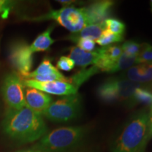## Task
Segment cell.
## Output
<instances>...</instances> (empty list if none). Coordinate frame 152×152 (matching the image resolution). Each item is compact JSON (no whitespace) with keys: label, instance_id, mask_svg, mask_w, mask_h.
I'll use <instances>...</instances> for the list:
<instances>
[{"label":"cell","instance_id":"1","mask_svg":"<svg viewBox=\"0 0 152 152\" xmlns=\"http://www.w3.org/2000/svg\"><path fill=\"white\" fill-rule=\"evenodd\" d=\"M2 130L9 137L23 143L35 142L47 132L42 115L26 106L18 110L9 109L3 120Z\"/></svg>","mask_w":152,"mask_h":152},{"label":"cell","instance_id":"2","mask_svg":"<svg viewBox=\"0 0 152 152\" xmlns=\"http://www.w3.org/2000/svg\"><path fill=\"white\" fill-rule=\"evenodd\" d=\"M149 140V115L141 111L134 115L118 137L113 152H142Z\"/></svg>","mask_w":152,"mask_h":152},{"label":"cell","instance_id":"3","mask_svg":"<svg viewBox=\"0 0 152 152\" xmlns=\"http://www.w3.org/2000/svg\"><path fill=\"white\" fill-rule=\"evenodd\" d=\"M86 134L83 126L56 128L46 133L34 148L44 152H69L78 147Z\"/></svg>","mask_w":152,"mask_h":152},{"label":"cell","instance_id":"4","mask_svg":"<svg viewBox=\"0 0 152 152\" xmlns=\"http://www.w3.org/2000/svg\"><path fill=\"white\" fill-rule=\"evenodd\" d=\"M141 84L123 78L121 76L111 77L97 88V96L104 103L125 102L130 100L134 90Z\"/></svg>","mask_w":152,"mask_h":152},{"label":"cell","instance_id":"5","mask_svg":"<svg viewBox=\"0 0 152 152\" xmlns=\"http://www.w3.org/2000/svg\"><path fill=\"white\" fill-rule=\"evenodd\" d=\"M81 106L80 95L77 93L52 102L42 115L54 123L71 122L79 116Z\"/></svg>","mask_w":152,"mask_h":152},{"label":"cell","instance_id":"6","mask_svg":"<svg viewBox=\"0 0 152 152\" xmlns=\"http://www.w3.org/2000/svg\"><path fill=\"white\" fill-rule=\"evenodd\" d=\"M50 19L54 20L73 33H77L88 26L83 9L74 7H65L58 10H51L46 14L33 18V20L42 21Z\"/></svg>","mask_w":152,"mask_h":152},{"label":"cell","instance_id":"7","mask_svg":"<svg viewBox=\"0 0 152 152\" xmlns=\"http://www.w3.org/2000/svg\"><path fill=\"white\" fill-rule=\"evenodd\" d=\"M23 79L16 73L7 74L1 85L4 100L10 109L18 110L26 107Z\"/></svg>","mask_w":152,"mask_h":152},{"label":"cell","instance_id":"8","mask_svg":"<svg viewBox=\"0 0 152 152\" xmlns=\"http://www.w3.org/2000/svg\"><path fill=\"white\" fill-rule=\"evenodd\" d=\"M9 59L19 76L25 79L30 73L33 66V52L30 45L24 41L13 43L9 49Z\"/></svg>","mask_w":152,"mask_h":152},{"label":"cell","instance_id":"9","mask_svg":"<svg viewBox=\"0 0 152 152\" xmlns=\"http://www.w3.org/2000/svg\"><path fill=\"white\" fill-rule=\"evenodd\" d=\"M23 84L26 87H33L46 94L69 96L77 93V90L73 85L62 81L39 82L35 80H23Z\"/></svg>","mask_w":152,"mask_h":152},{"label":"cell","instance_id":"10","mask_svg":"<svg viewBox=\"0 0 152 152\" xmlns=\"http://www.w3.org/2000/svg\"><path fill=\"white\" fill-rule=\"evenodd\" d=\"M114 1L104 0L94 1L86 7L82 8L86 17L87 25L97 24L104 22L111 14Z\"/></svg>","mask_w":152,"mask_h":152},{"label":"cell","instance_id":"11","mask_svg":"<svg viewBox=\"0 0 152 152\" xmlns=\"http://www.w3.org/2000/svg\"><path fill=\"white\" fill-rule=\"evenodd\" d=\"M25 100L26 107L35 113L42 115L45 110L52 103L53 99L49 94L37 89L26 87Z\"/></svg>","mask_w":152,"mask_h":152},{"label":"cell","instance_id":"12","mask_svg":"<svg viewBox=\"0 0 152 152\" xmlns=\"http://www.w3.org/2000/svg\"><path fill=\"white\" fill-rule=\"evenodd\" d=\"M128 80L141 83H149L152 82V63L140 64L133 66L121 76Z\"/></svg>","mask_w":152,"mask_h":152},{"label":"cell","instance_id":"13","mask_svg":"<svg viewBox=\"0 0 152 152\" xmlns=\"http://www.w3.org/2000/svg\"><path fill=\"white\" fill-rule=\"evenodd\" d=\"M100 56L99 49L89 52L83 50L77 47H71L70 48V54L68 57L73 60V61L75 63V65L85 68L91 64L94 65Z\"/></svg>","mask_w":152,"mask_h":152},{"label":"cell","instance_id":"14","mask_svg":"<svg viewBox=\"0 0 152 152\" xmlns=\"http://www.w3.org/2000/svg\"><path fill=\"white\" fill-rule=\"evenodd\" d=\"M104 30H106V28L104 22L97 24L89 25L82 29L80 31L69 35L67 37H66V39L73 42H75L80 38H89L96 41L100 37Z\"/></svg>","mask_w":152,"mask_h":152},{"label":"cell","instance_id":"15","mask_svg":"<svg viewBox=\"0 0 152 152\" xmlns=\"http://www.w3.org/2000/svg\"><path fill=\"white\" fill-rule=\"evenodd\" d=\"M52 30L53 27H49L36 37L32 45H30V48L33 53L48 50L51 45H52L54 42V39L51 37Z\"/></svg>","mask_w":152,"mask_h":152},{"label":"cell","instance_id":"16","mask_svg":"<svg viewBox=\"0 0 152 152\" xmlns=\"http://www.w3.org/2000/svg\"><path fill=\"white\" fill-rule=\"evenodd\" d=\"M128 102L130 106L138 104L152 105V92L148 90L147 87H139L134 90Z\"/></svg>","mask_w":152,"mask_h":152},{"label":"cell","instance_id":"17","mask_svg":"<svg viewBox=\"0 0 152 152\" xmlns=\"http://www.w3.org/2000/svg\"><path fill=\"white\" fill-rule=\"evenodd\" d=\"M100 71L99 68L94 65L89 68H83L80 71L72 75L71 77H69L70 83L78 89L83 83L86 82L92 75L99 73Z\"/></svg>","mask_w":152,"mask_h":152},{"label":"cell","instance_id":"18","mask_svg":"<svg viewBox=\"0 0 152 152\" xmlns=\"http://www.w3.org/2000/svg\"><path fill=\"white\" fill-rule=\"evenodd\" d=\"M134 64H137V57L130 56L123 52L118 59L112 65L107 73H115L117 71L128 69L134 66Z\"/></svg>","mask_w":152,"mask_h":152},{"label":"cell","instance_id":"19","mask_svg":"<svg viewBox=\"0 0 152 152\" xmlns=\"http://www.w3.org/2000/svg\"><path fill=\"white\" fill-rule=\"evenodd\" d=\"M58 73H59V71L54 66L51 61L48 58H45L35 71L30 72L23 80L30 79L36 75H48Z\"/></svg>","mask_w":152,"mask_h":152},{"label":"cell","instance_id":"20","mask_svg":"<svg viewBox=\"0 0 152 152\" xmlns=\"http://www.w3.org/2000/svg\"><path fill=\"white\" fill-rule=\"evenodd\" d=\"M124 39V35H115L109 32V30H104L99 37L96 40L99 45L102 47H106L111 44L120 42Z\"/></svg>","mask_w":152,"mask_h":152},{"label":"cell","instance_id":"21","mask_svg":"<svg viewBox=\"0 0 152 152\" xmlns=\"http://www.w3.org/2000/svg\"><path fill=\"white\" fill-rule=\"evenodd\" d=\"M106 30L115 35H123L125 31L124 23L116 18H108L104 21Z\"/></svg>","mask_w":152,"mask_h":152},{"label":"cell","instance_id":"22","mask_svg":"<svg viewBox=\"0 0 152 152\" xmlns=\"http://www.w3.org/2000/svg\"><path fill=\"white\" fill-rule=\"evenodd\" d=\"M102 54L104 56L106 57L112 63H115L118 59V58L123 54L122 49L121 46L118 45H111V46L103 47L100 48Z\"/></svg>","mask_w":152,"mask_h":152},{"label":"cell","instance_id":"23","mask_svg":"<svg viewBox=\"0 0 152 152\" xmlns=\"http://www.w3.org/2000/svg\"><path fill=\"white\" fill-rule=\"evenodd\" d=\"M123 53L132 56L137 57L142 49V44L137 42L129 40L125 42L121 46Z\"/></svg>","mask_w":152,"mask_h":152},{"label":"cell","instance_id":"24","mask_svg":"<svg viewBox=\"0 0 152 152\" xmlns=\"http://www.w3.org/2000/svg\"><path fill=\"white\" fill-rule=\"evenodd\" d=\"M152 63V46L148 43H142V49L137 56V64Z\"/></svg>","mask_w":152,"mask_h":152},{"label":"cell","instance_id":"25","mask_svg":"<svg viewBox=\"0 0 152 152\" xmlns=\"http://www.w3.org/2000/svg\"><path fill=\"white\" fill-rule=\"evenodd\" d=\"M75 63L68 56H63L57 61V69L64 71H70L75 67Z\"/></svg>","mask_w":152,"mask_h":152},{"label":"cell","instance_id":"26","mask_svg":"<svg viewBox=\"0 0 152 152\" xmlns=\"http://www.w3.org/2000/svg\"><path fill=\"white\" fill-rule=\"evenodd\" d=\"M75 42L77 44L78 48L86 52H93L95 49V41L89 38H80Z\"/></svg>","mask_w":152,"mask_h":152},{"label":"cell","instance_id":"27","mask_svg":"<svg viewBox=\"0 0 152 152\" xmlns=\"http://www.w3.org/2000/svg\"><path fill=\"white\" fill-rule=\"evenodd\" d=\"M14 3L11 1H7V0H0V14L3 12H6L8 11Z\"/></svg>","mask_w":152,"mask_h":152},{"label":"cell","instance_id":"28","mask_svg":"<svg viewBox=\"0 0 152 152\" xmlns=\"http://www.w3.org/2000/svg\"><path fill=\"white\" fill-rule=\"evenodd\" d=\"M149 115V139L152 138V106Z\"/></svg>","mask_w":152,"mask_h":152},{"label":"cell","instance_id":"29","mask_svg":"<svg viewBox=\"0 0 152 152\" xmlns=\"http://www.w3.org/2000/svg\"><path fill=\"white\" fill-rule=\"evenodd\" d=\"M57 1L64 6L70 5L71 4H73V2H75V1H71V0H58V1Z\"/></svg>","mask_w":152,"mask_h":152},{"label":"cell","instance_id":"30","mask_svg":"<svg viewBox=\"0 0 152 152\" xmlns=\"http://www.w3.org/2000/svg\"><path fill=\"white\" fill-rule=\"evenodd\" d=\"M19 152H44L41 150H39L37 149H35V148H33L31 149H28V150H26V151H19Z\"/></svg>","mask_w":152,"mask_h":152},{"label":"cell","instance_id":"31","mask_svg":"<svg viewBox=\"0 0 152 152\" xmlns=\"http://www.w3.org/2000/svg\"><path fill=\"white\" fill-rule=\"evenodd\" d=\"M150 8H151V11L152 12V0L150 1Z\"/></svg>","mask_w":152,"mask_h":152}]
</instances>
